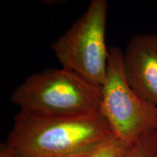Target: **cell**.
Returning a JSON list of instances; mask_svg holds the SVG:
<instances>
[{"mask_svg":"<svg viewBox=\"0 0 157 157\" xmlns=\"http://www.w3.org/2000/svg\"><path fill=\"white\" fill-rule=\"evenodd\" d=\"M112 134L101 113L46 117L20 111L5 143L17 157H74Z\"/></svg>","mask_w":157,"mask_h":157,"instance_id":"1","label":"cell"},{"mask_svg":"<svg viewBox=\"0 0 157 157\" xmlns=\"http://www.w3.org/2000/svg\"><path fill=\"white\" fill-rule=\"evenodd\" d=\"M129 157H157V129L137 141Z\"/></svg>","mask_w":157,"mask_h":157,"instance_id":"7","label":"cell"},{"mask_svg":"<svg viewBox=\"0 0 157 157\" xmlns=\"http://www.w3.org/2000/svg\"><path fill=\"white\" fill-rule=\"evenodd\" d=\"M10 101L36 116L72 117L101 113V87L66 68H48L28 76Z\"/></svg>","mask_w":157,"mask_h":157,"instance_id":"2","label":"cell"},{"mask_svg":"<svg viewBox=\"0 0 157 157\" xmlns=\"http://www.w3.org/2000/svg\"><path fill=\"white\" fill-rule=\"evenodd\" d=\"M0 157H17L6 143H2L0 144Z\"/></svg>","mask_w":157,"mask_h":157,"instance_id":"8","label":"cell"},{"mask_svg":"<svg viewBox=\"0 0 157 157\" xmlns=\"http://www.w3.org/2000/svg\"><path fill=\"white\" fill-rule=\"evenodd\" d=\"M108 6L106 0H93L85 13L51 44L62 68L100 87L106 75L109 54L105 44Z\"/></svg>","mask_w":157,"mask_h":157,"instance_id":"3","label":"cell"},{"mask_svg":"<svg viewBox=\"0 0 157 157\" xmlns=\"http://www.w3.org/2000/svg\"><path fill=\"white\" fill-rule=\"evenodd\" d=\"M132 146L110 135L74 157H129Z\"/></svg>","mask_w":157,"mask_h":157,"instance_id":"6","label":"cell"},{"mask_svg":"<svg viewBox=\"0 0 157 157\" xmlns=\"http://www.w3.org/2000/svg\"><path fill=\"white\" fill-rule=\"evenodd\" d=\"M123 66L131 87L157 108V34L133 36L123 51Z\"/></svg>","mask_w":157,"mask_h":157,"instance_id":"5","label":"cell"},{"mask_svg":"<svg viewBox=\"0 0 157 157\" xmlns=\"http://www.w3.org/2000/svg\"><path fill=\"white\" fill-rule=\"evenodd\" d=\"M100 112L113 135L132 146L157 129V108L146 103L129 85L124 71L123 50L116 47L109 48Z\"/></svg>","mask_w":157,"mask_h":157,"instance_id":"4","label":"cell"}]
</instances>
